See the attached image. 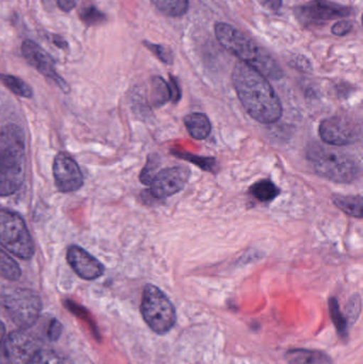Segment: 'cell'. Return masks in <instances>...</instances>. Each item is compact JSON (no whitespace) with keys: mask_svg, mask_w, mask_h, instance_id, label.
Instances as JSON below:
<instances>
[{"mask_svg":"<svg viewBox=\"0 0 363 364\" xmlns=\"http://www.w3.org/2000/svg\"><path fill=\"white\" fill-rule=\"evenodd\" d=\"M232 79L239 100L255 121L273 124L281 119V100L266 77L240 62L234 66Z\"/></svg>","mask_w":363,"mask_h":364,"instance_id":"1","label":"cell"},{"mask_svg":"<svg viewBox=\"0 0 363 364\" xmlns=\"http://www.w3.org/2000/svg\"><path fill=\"white\" fill-rule=\"evenodd\" d=\"M26 178V136L16 124L0 128V197L14 194Z\"/></svg>","mask_w":363,"mask_h":364,"instance_id":"2","label":"cell"},{"mask_svg":"<svg viewBox=\"0 0 363 364\" xmlns=\"http://www.w3.org/2000/svg\"><path fill=\"white\" fill-rule=\"evenodd\" d=\"M215 30L220 44L243 63L251 66L266 79L278 80L283 78V70L272 55L258 46L249 36L226 23H217Z\"/></svg>","mask_w":363,"mask_h":364,"instance_id":"3","label":"cell"},{"mask_svg":"<svg viewBox=\"0 0 363 364\" xmlns=\"http://www.w3.org/2000/svg\"><path fill=\"white\" fill-rule=\"evenodd\" d=\"M307 158L318 175L337 183H351L357 181L362 173L353 156L323 144L311 145Z\"/></svg>","mask_w":363,"mask_h":364,"instance_id":"4","label":"cell"},{"mask_svg":"<svg viewBox=\"0 0 363 364\" xmlns=\"http://www.w3.org/2000/svg\"><path fill=\"white\" fill-rule=\"evenodd\" d=\"M0 306L8 318L21 329L33 326L42 311L40 296L30 289H6L0 293Z\"/></svg>","mask_w":363,"mask_h":364,"instance_id":"5","label":"cell"},{"mask_svg":"<svg viewBox=\"0 0 363 364\" xmlns=\"http://www.w3.org/2000/svg\"><path fill=\"white\" fill-rule=\"evenodd\" d=\"M141 314L147 326L157 333L166 335L176 324V310L168 296L153 284H147L143 291Z\"/></svg>","mask_w":363,"mask_h":364,"instance_id":"6","label":"cell"},{"mask_svg":"<svg viewBox=\"0 0 363 364\" xmlns=\"http://www.w3.org/2000/svg\"><path fill=\"white\" fill-rule=\"evenodd\" d=\"M0 244L23 260L34 256L33 240L25 220L11 210L0 209Z\"/></svg>","mask_w":363,"mask_h":364,"instance_id":"7","label":"cell"},{"mask_svg":"<svg viewBox=\"0 0 363 364\" xmlns=\"http://www.w3.org/2000/svg\"><path fill=\"white\" fill-rule=\"evenodd\" d=\"M320 138L332 146H347L359 142L362 138V125L343 115L324 119L319 127Z\"/></svg>","mask_w":363,"mask_h":364,"instance_id":"8","label":"cell"},{"mask_svg":"<svg viewBox=\"0 0 363 364\" xmlns=\"http://www.w3.org/2000/svg\"><path fill=\"white\" fill-rule=\"evenodd\" d=\"M40 350L38 340L30 333L13 331L0 346V363L30 364Z\"/></svg>","mask_w":363,"mask_h":364,"instance_id":"9","label":"cell"},{"mask_svg":"<svg viewBox=\"0 0 363 364\" xmlns=\"http://www.w3.org/2000/svg\"><path fill=\"white\" fill-rule=\"evenodd\" d=\"M355 10L328 0H313L296 9V14L304 25H321L334 19L352 16Z\"/></svg>","mask_w":363,"mask_h":364,"instance_id":"10","label":"cell"},{"mask_svg":"<svg viewBox=\"0 0 363 364\" xmlns=\"http://www.w3.org/2000/svg\"><path fill=\"white\" fill-rule=\"evenodd\" d=\"M21 53L26 61L32 68H36L40 75L55 82L64 93H70V85L58 74L53 58L40 45L31 40L23 41L21 44Z\"/></svg>","mask_w":363,"mask_h":364,"instance_id":"11","label":"cell"},{"mask_svg":"<svg viewBox=\"0 0 363 364\" xmlns=\"http://www.w3.org/2000/svg\"><path fill=\"white\" fill-rule=\"evenodd\" d=\"M53 179L60 192L72 193L80 190L85 183L82 172L74 158L59 153L53 160Z\"/></svg>","mask_w":363,"mask_h":364,"instance_id":"12","label":"cell"},{"mask_svg":"<svg viewBox=\"0 0 363 364\" xmlns=\"http://www.w3.org/2000/svg\"><path fill=\"white\" fill-rule=\"evenodd\" d=\"M189 177L190 170L185 166H174L160 171L149 186L151 196L162 199L180 192Z\"/></svg>","mask_w":363,"mask_h":364,"instance_id":"13","label":"cell"},{"mask_svg":"<svg viewBox=\"0 0 363 364\" xmlns=\"http://www.w3.org/2000/svg\"><path fill=\"white\" fill-rule=\"evenodd\" d=\"M66 259L72 271L82 279L95 280L104 273V264L80 246H70Z\"/></svg>","mask_w":363,"mask_h":364,"instance_id":"14","label":"cell"},{"mask_svg":"<svg viewBox=\"0 0 363 364\" xmlns=\"http://www.w3.org/2000/svg\"><path fill=\"white\" fill-rule=\"evenodd\" d=\"M288 364H334L332 359L321 350L294 348L285 354Z\"/></svg>","mask_w":363,"mask_h":364,"instance_id":"15","label":"cell"},{"mask_svg":"<svg viewBox=\"0 0 363 364\" xmlns=\"http://www.w3.org/2000/svg\"><path fill=\"white\" fill-rule=\"evenodd\" d=\"M185 128L192 138L205 140L211 132V124L207 115L202 113H192L183 119Z\"/></svg>","mask_w":363,"mask_h":364,"instance_id":"16","label":"cell"},{"mask_svg":"<svg viewBox=\"0 0 363 364\" xmlns=\"http://www.w3.org/2000/svg\"><path fill=\"white\" fill-rule=\"evenodd\" d=\"M332 201L335 205L353 218H362V197L359 195H334Z\"/></svg>","mask_w":363,"mask_h":364,"instance_id":"17","label":"cell"},{"mask_svg":"<svg viewBox=\"0 0 363 364\" xmlns=\"http://www.w3.org/2000/svg\"><path fill=\"white\" fill-rule=\"evenodd\" d=\"M153 6L166 16L180 17L189 10L190 0H151Z\"/></svg>","mask_w":363,"mask_h":364,"instance_id":"18","label":"cell"},{"mask_svg":"<svg viewBox=\"0 0 363 364\" xmlns=\"http://www.w3.org/2000/svg\"><path fill=\"white\" fill-rule=\"evenodd\" d=\"M151 97L156 107L163 106L168 100H172L170 83L166 82L162 77H153Z\"/></svg>","mask_w":363,"mask_h":364,"instance_id":"19","label":"cell"},{"mask_svg":"<svg viewBox=\"0 0 363 364\" xmlns=\"http://www.w3.org/2000/svg\"><path fill=\"white\" fill-rule=\"evenodd\" d=\"M0 81L4 83V87H8L15 95L23 98H31L33 96L31 87L18 77L0 74Z\"/></svg>","mask_w":363,"mask_h":364,"instance_id":"20","label":"cell"},{"mask_svg":"<svg viewBox=\"0 0 363 364\" xmlns=\"http://www.w3.org/2000/svg\"><path fill=\"white\" fill-rule=\"evenodd\" d=\"M249 193L258 200L266 203L278 196L279 188L272 181H261L251 186Z\"/></svg>","mask_w":363,"mask_h":364,"instance_id":"21","label":"cell"},{"mask_svg":"<svg viewBox=\"0 0 363 364\" xmlns=\"http://www.w3.org/2000/svg\"><path fill=\"white\" fill-rule=\"evenodd\" d=\"M0 276L11 282H16L21 276V269L16 261L2 250H0Z\"/></svg>","mask_w":363,"mask_h":364,"instance_id":"22","label":"cell"},{"mask_svg":"<svg viewBox=\"0 0 363 364\" xmlns=\"http://www.w3.org/2000/svg\"><path fill=\"white\" fill-rule=\"evenodd\" d=\"M173 154H174L177 158H180V159L195 164L198 168L206 171V172L215 174L217 170H219V166H217V160H215V158L200 157V156L192 155V154L185 153V151H181V153L174 151Z\"/></svg>","mask_w":363,"mask_h":364,"instance_id":"23","label":"cell"},{"mask_svg":"<svg viewBox=\"0 0 363 364\" xmlns=\"http://www.w3.org/2000/svg\"><path fill=\"white\" fill-rule=\"evenodd\" d=\"M328 308H330V316H332V322H334L335 327L338 331L339 336L342 339L347 338V320L345 314L341 312L340 307H339L338 301L335 297H332L328 301Z\"/></svg>","mask_w":363,"mask_h":364,"instance_id":"24","label":"cell"},{"mask_svg":"<svg viewBox=\"0 0 363 364\" xmlns=\"http://www.w3.org/2000/svg\"><path fill=\"white\" fill-rule=\"evenodd\" d=\"M79 17L87 27L102 25L106 21V15L93 4H85L79 11Z\"/></svg>","mask_w":363,"mask_h":364,"instance_id":"25","label":"cell"},{"mask_svg":"<svg viewBox=\"0 0 363 364\" xmlns=\"http://www.w3.org/2000/svg\"><path fill=\"white\" fill-rule=\"evenodd\" d=\"M30 364H74L67 356L55 350H40Z\"/></svg>","mask_w":363,"mask_h":364,"instance_id":"26","label":"cell"},{"mask_svg":"<svg viewBox=\"0 0 363 364\" xmlns=\"http://www.w3.org/2000/svg\"><path fill=\"white\" fill-rule=\"evenodd\" d=\"M160 159L158 155H149L144 168L141 171L140 181L146 186H151V181L155 178L159 168Z\"/></svg>","mask_w":363,"mask_h":364,"instance_id":"27","label":"cell"},{"mask_svg":"<svg viewBox=\"0 0 363 364\" xmlns=\"http://www.w3.org/2000/svg\"><path fill=\"white\" fill-rule=\"evenodd\" d=\"M144 45L160 60L166 64H172L174 57L172 51L163 45L153 44V43L144 41Z\"/></svg>","mask_w":363,"mask_h":364,"instance_id":"28","label":"cell"},{"mask_svg":"<svg viewBox=\"0 0 363 364\" xmlns=\"http://www.w3.org/2000/svg\"><path fill=\"white\" fill-rule=\"evenodd\" d=\"M290 65L296 70H302V72H310L311 63L307 58L303 57L300 55H294L293 57L290 59Z\"/></svg>","mask_w":363,"mask_h":364,"instance_id":"29","label":"cell"},{"mask_svg":"<svg viewBox=\"0 0 363 364\" xmlns=\"http://www.w3.org/2000/svg\"><path fill=\"white\" fill-rule=\"evenodd\" d=\"M353 21H340L332 26V32L335 36H347V34L350 33V32L352 31V29H353Z\"/></svg>","mask_w":363,"mask_h":364,"instance_id":"30","label":"cell"},{"mask_svg":"<svg viewBox=\"0 0 363 364\" xmlns=\"http://www.w3.org/2000/svg\"><path fill=\"white\" fill-rule=\"evenodd\" d=\"M170 93H172V102L174 104H177L179 102V100L181 98V90L180 85H179L178 81L175 77L170 76Z\"/></svg>","mask_w":363,"mask_h":364,"instance_id":"31","label":"cell"},{"mask_svg":"<svg viewBox=\"0 0 363 364\" xmlns=\"http://www.w3.org/2000/svg\"><path fill=\"white\" fill-rule=\"evenodd\" d=\"M79 0H57L58 6L63 12H70L74 10L78 4Z\"/></svg>","mask_w":363,"mask_h":364,"instance_id":"32","label":"cell"},{"mask_svg":"<svg viewBox=\"0 0 363 364\" xmlns=\"http://www.w3.org/2000/svg\"><path fill=\"white\" fill-rule=\"evenodd\" d=\"M266 10L278 11L283 4V0H257Z\"/></svg>","mask_w":363,"mask_h":364,"instance_id":"33","label":"cell"},{"mask_svg":"<svg viewBox=\"0 0 363 364\" xmlns=\"http://www.w3.org/2000/svg\"><path fill=\"white\" fill-rule=\"evenodd\" d=\"M61 325L59 324V322H57V321L51 322L48 331L49 339H50L51 341H55V340L60 337V335H61Z\"/></svg>","mask_w":363,"mask_h":364,"instance_id":"34","label":"cell"},{"mask_svg":"<svg viewBox=\"0 0 363 364\" xmlns=\"http://www.w3.org/2000/svg\"><path fill=\"white\" fill-rule=\"evenodd\" d=\"M53 44H55V46L59 47V48H61V49H67L68 48L67 42H66V41L64 40V38H62L61 36H57V34H55V36H53Z\"/></svg>","mask_w":363,"mask_h":364,"instance_id":"35","label":"cell"},{"mask_svg":"<svg viewBox=\"0 0 363 364\" xmlns=\"http://www.w3.org/2000/svg\"><path fill=\"white\" fill-rule=\"evenodd\" d=\"M4 335H6V327H4V323L0 321V346H1L2 341H4Z\"/></svg>","mask_w":363,"mask_h":364,"instance_id":"36","label":"cell"}]
</instances>
